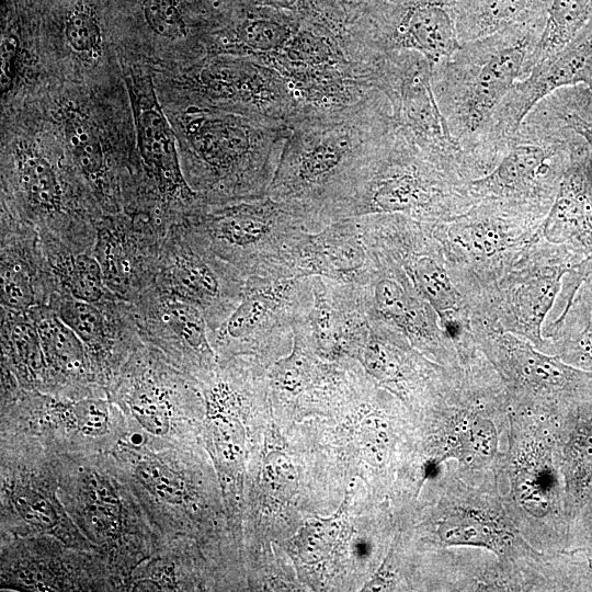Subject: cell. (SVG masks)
<instances>
[{
	"mask_svg": "<svg viewBox=\"0 0 592 592\" xmlns=\"http://www.w3.org/2000/svg\"><path fill=\"white\" fill-rule=\"evenodd\" d=\"M374 258L375 267L357 285L367 314L399 331L430 360L448 368L462 367L435 309L397 265L376 254Z\"/></svg>",
	"mask_w": 592,
	"mask_h": 592,
	"instance_id": "cell-9",
	"label": "cell"
},
{
	"mask_svg": "<svg viewBox=\"0 0 592 592\" xmlns=\"http://www.w3.org/2000/svg\"><path fill=\"white\" fill-rule=\"evenodd\" d=\"M260 486L275 500L292 499L298 488V473L289 456L277 449L269 452L261 465Z\"/></svg>",
	"mask_w": 592,
	"mask_h": 592,
	"instance_id": "cell-28",
	"label": "cell"
},
{
	"mask_svg": "<svg viewBox=\"0 0 592 592\" xmlns=\"http://www.w3.org/2000/svg\"><path fill=\"white\" fill-rule=\"evenodd\" d=\"M567 553L583 558L592 571V522L573 539Z\"/></svg>",
	"mask_w": 592,
	"mask_h": 592,
	"instance_id": "cell-39",
	"label": "cell"
},
{
	"mask_svg": "<svg viewBox=\"0 0 592 592\" xmlns=\"http://www.w3.org/2000/svg\"><path fill=\"white\" fill-rule=\"evenodd\" d=\"M65 281L77 299L98 301L103 294L104 277L96 259L86 254L72 258L66 266Z\"/></svg>",
	"mask_w": 592,
	"mask_h": 592,
	"instance_id": "cell-29",
	"label": "cell"
},
{
	"mask_svg": "<svg viewBox=\"0 0 592 592\" xmlns=\"http://www.w3.org/2000/svg\"><path fill=\"white\" fill-rule=\"evenodd\" d=\"M172 280L180 293L196 303H209L221 293L218 275L197 257L180 259L173 267Z\"/></svg>",
	"mask_w": 592,
	"mask_h": 592,
	"instance_id": "cell-27",
	"label": "cell"
},
{
	"mask_svg": "<svg viewBox=\"0 0 592 592\" xmlns=\"http://www.w3.org/2000/svg\"><path fill=\"white\" fill-rule=\"evenodd\" d=\"M145 20L158 35L179 38L185 34V25L173 0H141Z\"/></svg>",
	"mask_w": 592,
	"mask_h": 592,
	"instance_id": "cell-35",
	"label": "cell"
},
{
	"mask_svg": "<svg viewBox=\"0 0 592 592\" xmlns=\"http://www.w3.org/2000/svg\"><path fill=\"white\" fill-rule=\"evenodd\" d=\"M560 312L543 328L547 353L592 371V255L577 263L562 280Z\"/></svg>",
	"mask_w": 592,
	"mask_h": 592,
	"instance_id": "cell-14",
	"label": "cell"
},
{
	"mask_svg": "<svg viewBox=\"0 0 592 592\" xmlns=\"http://www.w3.org/2000/svg\"><path fill=\"white\" fill-rule=\"evenodd\" d=\"M550 414L563 480L569 544L592 522V388Z\"/></svg>",
	"mask_w": 592,
	"mask_h": 592,
	"instance_id": "cell-11",
	"label": "cell"
},
{
	"mask_svg": "<svg viewBox=\"0 0 592 592\" xmlns=\"http://www.w3.org/2000/svg\"><path fill=\"white\" fill-rule=\"evenodd\" d=\"M242 395L228 382L217 380L205 394L203 435L215 466L229 514L242 490L246 431L241 422Z\"/></svg>",
	"mask_w": 592,
	"mask_h": 592,
	"instance_id": "cell-12",
	"label": "cell"
},
{
	"mask_svg": "<svg viewBox=\"0 0 592 592\" xmlns=\"http://www.w3.org/2000/svg\"><path fill=\"white\" fill-rule=\"evenodd\" d=\"M163 318L178 338L194 353L206 360L214 357L205 318L195 305L182 300L168 301L163 306Z\"/></svg>",
	"mask_w": 592,
	"mask_h": 592,
	"instance_id": "cell-26",
	"label": "cell"
},
{
	"mask_svg": "<svg viewBox=\"0 0 592 592\" xmlns=\"http://www.w3.org/2000/svg\"><path fill=\"white\" fill-rule=\"evenodd\" d=\"M458 0H425L410 8L398 33L402 43L439 61L459 49L456 25Z\"/></svg>",
	"mask_w": 592,
	"mask_h": 592,
	"instance_id": "cell-18",
	"label": "cell"
},
{
	"mask_svg": "<svg viewBox=\"0 0 592 592\" xmlns=\"http://www.w3.org/2000/svg\"><path fill=\"white\" fill-rule=\"evenodd\" d=\"M343 152L332 145H320L305 155L297 168L303 183H318L333 173L342 161Z\"/></svg>",
	"mask_w": 592,
	"mask_h": 592,
	"instance_id": "cell-36",
	"label": "cell"
},
{
	"mask_svg": "<svg viewBox=\"0 0 592 592\" xmlns=\"http://www.w3.org/2000/svg\"><path fill=\"white\" fill-rule=\"evenodd\" d=\"M240 37L252 48L267 50L282 45L287 37V31L277 23L252 21L243 25Z\"/></svg>",
	"mask_w": 592,
	"mask_h": 592,
	"instance_id": "cell-37",
	"label": "cell"
},
{
	"mask_svg": "<svg viewBox=\"0 0 592 592\" xmlns=\"http://www.w3.org/2000/svg\"><path fill=\"white\" fill-rule=\"evenodd\" d=\"M11 354L23 373L35 378L46 365L36 326L19 322L10 331Z\"/></svg>",
	"mask_w": 592,
	"mask_h": 592,
	"instance_id": "cell-30",
	"label": "cell"
},
{
	"mask_svg": "<svg viewBox=\"0 0 592 592\" xmlns=\"http://www.w3.org/2000/svg\"><path fill=\"white\" fill-rule=\"evenodd\" d=\"M578 83L592 86V33L533 66L531 75L514 84L506 103L508 126L515 130L539 100L559 88Z\"/></svg>",
	"mask_w": 592,
	"mask_h": 592,
	"instance_id": "cell-16",
	"label": "cell"
},
{
	"mask_svg": "<svg viewBox=\"0 0 592 592\" xmlns=\"http://www.w3.org/2000/svg\"><path fill=\"white\" fill-rule=\"evenodd\" d=\"M1 300L5 306L24 310L34 303L31 278L22 265L7 262L1 265Z\"/></svg>",
	"mask_w": 592,
	"mask_h": 592,
	"instance_id": "cell-34",
	"label": "cell"
},
{
	"mask_svg": "<svg viewBox=\"0 0 592 592\" xmlns=\"http://www.w3.org/2000/svg\"><path fill=\"white\" fill-rule=\"evenodd\" d=\"M367 317V329L352 357L377 385L399 398L413 415L418 414L442 392L458 368L430 360L399 331Z\"/></svg>",
	"mask_w": 592,
	"mask_h": 592,
	"instance_id": "cell-8",
	"label": "cell"
},
{
	"mask_svg": "<svg viewBox=\"0 0 592 592\" xmlns=\"http://www.w3.org/2000/svg\"><path fill=\"white\" fill-rule=\"evenodd\" d=\"M540 236L584 257L592 255V158L588 152L569 157Z\"/></svg>",
	"mask_w": 592,
	"mask_h": 592,
	"instance_id": "cell-15",
	"label": "cell"
},
{
	"mask_svg": "<svg viewBox=\"0 0 592 592\" xmlns=\"http://www.w3.org/2000/svg\"><path fill=\"white\" fill-rule=\"evenodd\" d=\"M585 258L569 246L540 237L479 294L470 306L471 319L527 340L546 352L548 342L543 328L560 295L563 276Z\"/></svg>",
	"mask_w": 592,
	"mask_h": 592,
	"instance_id": "cell-5",
	"label": "cell"
},
{
	"mask_svg": "<svg viewBox=\"0 0 592 592\" xmlns=\"http://www.w3.org/2000/svg\"><path fill=\"white\" fill-rule=\"evenodd\" d=\"M19 179L27 197L46 209H58L61 190L57 175L47 159L30 147L19 150Z\"/></svg>",
	"mask_w": 592,
	"mask_h": 592,
	"instance_id": "cell-23",
	"label": "cell"
},
{
	"mask_svg": "<svg viewBox=\"0 0 592 592\" xmlns=\"http://www.w3.org/2000/svg\"><path fill=\"white\" fill-rule=\"evenodd\" d=\"M343 510L326 519L311 520L288 542V550L301 562L312 565L327 558L342 533Z\"/></svg>",
	"mask_w": 592,
	"mask_h": 592,
	"instance_id": "cell-25",
	"label": "cell"
},
{
	"mask_svg": "<svg viewBox=\"0 0 592 592\" xmlns=\"http://www.w3.org/2000/svg\"><path fill=\"white\" fill-rule=\"evenodd\" d=\"M591 21L592 0H549L532 67L568 46Z\"/></svg>",
	"mask_w": 592,
	"mask_h": 592,
	"instance_id": "cell-20",
	"label": "cell"
},
{
	"mask_svg": "<svg viewBox=\"0 0 592 592\" xmlns=\"http://www.w3.org/2000/svg\"><path fill=\"white\" fill-rule=\"evenodd\" d=\"M95 259L101 266L104 283L117 292L123 291L128 280L127 260L118 239L111 231L99 232Z\"/></svg>",
	"mask_w": 592,
	"mask_h": 592,
	"instance_id": "cell-32",
	"label": "cell"
},
{
	"mask_svg": "<svg viewBox=\"0 0 592 592\" xmlns=\"http://www.w3.org/2000/svg\"><path fill=\"white\" fill-rule=\"evenodd\" d=\"M502 492L531 545L547 555L566 554L565 488L550 413L510 406Z\"/></svg>",
	"mask_w": 592,
	"mask_h": 592,
	"instance_id": "cell-3",
	"label": "cell"
},
{
	"mask_svg": "<svg viewBox=\"0 0 592 592\" xmlns=\"http://www.w3.org/2000/svg\"><path fill=\"white\" fill-rule=\"evenodd\" d=\"M189 130L197 151L214 166L232 163L248 147L244 132L223 121L194 122L190 124Z\"/></svg>",
	"mask_w": 592,
	"mask_h": 592,
	"instance_id": "cell-22",
	"label": "cell"
},
{
	"mask_svg": "<svg viewBox=\"0 0 592 592\" xmlns=\"http://www.w3.org/2000/svg\"><path fill=\"white\" fill-rule=\"evenodd\" d=\"M543 220L506 203L483 198L464 213L431 225L469 308L542 237Z\"/></svg>",
	"mask_w": 592,
	"mask_h": 592,
	"instance_id": "cell-4",
	"label": "cell"
},
{
	"mask_svg": "<svg viewBox=\"0 0 592 592\" xmlns=\"http://www.w3.org/2000/svg\"><path fill=\"white\" fill-rule=\"evenodd\" d=\"M566 164L558 162L556 153L542 145L520 144L511 148L490 172L469 181V189L478 202L497 200L544 219Z\"/></svg>",
	"mask_w": 592,
	"mask_h": 592,
	"instance_id": "cell-10",
	"label": "cell"
},
{
	"mask_svg": "<svg viewBox=\"0 0 592 592\" xmlns=\"http://www.w3.org/2000/svg\"><path fill=\"white\" fill-rule=\"evenodd\" d=\"M295 57L300 59H319L322 56V47L315 41L300 38L293 45Z\"/></svg>",
	"mask_w": 592,
	"mask_h": 592,
	"instance_id": "cell-40",
	"label": "cell"
},
{
	"mask_svg": "<svg viewBox=\"0 0 592 592\" xmlns=\"http://www.w3.org/2000/svg\"><path fill=\"white\" fill-rule=\"evenodd\" d=\"M549 0H458L456 25L460 39L492 36L546 19Z\"/></svg>",
	"mask_w": 592,
	"mask_h": 592,
	"instance_id": "cell-19",
	"label": "cell"
},
{
	"mask_svg": "<svg viewBox=\"0 0 592 592\" xmlns=\"http://www.w3.org/2000/svg\"><path fill=\"white\" fill-rule=\"evenodd\" d=\"M1 88L4 92L11 88L15 73L18 44L13 36L7 37L3 41L1 45Z\"/></svg>",
	"mask_w": 592,
	"mask_h": 592,
	"instance_id": "cell-38",
	"label": "cell"
},
{
	"mask_svg": "<svg viewBox=\"0 0 592 592\" xmlns=\"http://www.w3.org/2000/svg\"><path fill=\"white\" fill-rule=\"evenodd\" d=\"M525 39L493 52L477 69L459 104L460 125L468 132L482 126L510 93L525 62Z\"/></svg>",
	"mask_w": 592,
	"mask_h": 592,
	"instance_id": "cell-17",
	"label": "cell"
},
{
	"mask_svg": "<svg viewBox=\"0 0 592 592\" xmlns=\"http://www.w3.org/2000/svg\"><path fill=\"white\" fill-rule=\"evenodd\" d=\"M68 148L81 170L91 179L104 170L102 143L93 124L80 112L70 110L64 121Z\"/></svg>",
	"mask_w": 592,
	"mask_h": 592,
	"instance_id": "cell-24",
	"label": "cell"
},
{
	"mask_svg": "<svg viewBox=\"0 0 592 592\" xmlns=\"http://www.w3.org/2000/svg\"><path fill=\"white\" fill-rule=\"evenodd\" d=\"M65 36L69 47L79 55L92 57L100 53L102 43L100 24L86 10H77L67 18Z\"/></svg>",
	"mask_w": 592,
	"mask_h": 592,
	"instance_id": "cell-33",
	"label": "cell"
},
{
	"mask_svg": "<svg viewBox=\"0 0 592 592\" xmlns=\"http://www.w3.org/2000/svg\"><path fill=\"white\" fill-rule=\"evenodd\" d=\"M471 327L480 352L506 388L511 407L554 413L592 388V371L479 320L471 319Z\"/></svg>",
	"mask_w": 592,
	"mask_h": 592,
	"instance_id": "cell-6",
	"label": "cell"
},
{
	"mask_svg": "<svg viewBox=\"0 0 592 592\" xmlns=\"http://www.w3.org/2000/svg\"><path fill=\"white\" fill-rule=\"evenodd\" d=\"M434 496L412 527L418 549L471 548L494 555L522 574L532 591H561L562 555H547L524 537L498 486L465 482L451 465L430 481Z\"/></svg>",
	"mask_w": 592,
	"mask_h": 592,
	"instance_id": "cell-2",
	"label": "cell"
},
{
	"mask_svg": "<svg viewBox=\"0 0 592 592\" xmlns=\"http://www.w3.org/2000/svg\"><path fill=\"white\" fill-rule=\"evenodd\" d=\"M58 317L80 338L83 344L98 346L104 334L100 311L92 303L69 299L62 303Z\"/></svg>",
	"mask_w": 592,
	"mask_h": 592,
	"instance_id": "cell-31",
	"label": "cell"
},
{
	"mask_svg": "<svg viewBox=\"0 0 592 592\" xmlns=\"http://www.w3.org/2000/svg\"><path fill=\"white\" fill-rule=\"evenodd\" d=\"M569 122L577 133H579L588 141L592 151V124L574 115L569 117Z\"/></svg>",
	"mask_w": 592,
	"mask_h": 592,
	"instance_id": "cell-41",
	"label": "cell"
},
{
	"mask_svg": "<svg viewBox=\"0 0 592 592\" xmlns=\"http://www.w3.org/2000/svg\"><path fill=\"white\" fill-rule=\"evenodd\" d=\"M35 326L47 365L69 375L84 372L87 355L75 331L59 317L44 318Z\"/></svg>",
	"mask_w": 592,
	"mask_h": 592,
	"instance_id": "cell-21",
	"label": "cell"
},
{
	"mask_svg": "<svg viewBox=\"0 0 592 592\" xmlns=\"http://www.w3.org/2000/svg\"><path fill=\"white\" fill-rule=\"evenodd\" d=\"M361 227L371 250L397 265L431 304L440 326L471 321L469 304L430 224L394 214L368 219Z\"/></svg>",
	"mask_w": 592,
	"mask_h": 592,
	"instance_id": "cell-7",
	"label": "cell"
},
{
	"mask_svg": "<svg viewBox=\"0 0 592 592\" xmlns=\"http://www.w3.org/2000/svg\"><path fill=\"white\" fill-rule=\"evenodd\" d=\"M509 413L506 388L481 353L414 415L408 480L421 490L449 464L467 483L502 489Z\"/></svg>",
	"mask_w": 592,
	"mask_h": 592,
	"instance_id": "cell-1",
	"label": "cell"
},
{
	"mask_svg": "<svg viewBox=\"0 0 592 592\" xmlns=\"http://www.w3.org/2000/svg\"><path fill=\"white\" fill-rule=\"evenodd\" d=\"M126 86L143 161L163 192L191 198L193 192L181 170L175 135L159 104L151 78L130 72Z\"/></svg>",
	"mask_w": 592,
	"mask_h": 592,
	"instance_id": "cell-13",
	"label": "cell"
}]
</instances>
